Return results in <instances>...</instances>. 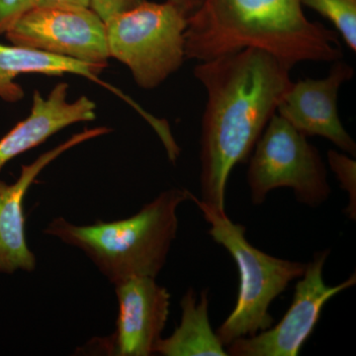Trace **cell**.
<instances>
[{
	"label": "cell",
	"instance_id": "obj_1",
	"mask_svg": "<svg viewBox=\"0 0 356 356\" xmlns=\"http://www.w3.org/2000/svg\"><path fill=\"white\" fill-rule=\"evenodd\" d=\"M290 70L255 48L194 67V76L207 93L201 127L200 200L217 212H226L232 170L247 161L291 86Z\"/></svg>",
	"mask_w": 356,
	"mask_h": 356
},
{
	"label": "cell",
	"instance_id": "obj_2",
	"mask_svg": "<svg viewBox=\"0 0 356 356\" xmlns=\"http://www.w3.org/2000/svg\"><path fill=\"white\" fill-rule=\"evenodd\" d=\"M247 48L266 51L290 69L343 56L337 33L307 19L301 0H201L187 20L186 60L205 62Z\"/></svg>",
	"mask_w": 356,
	"mask_h": 356
},
{
	"label": "cell",
	"instance_id": "obj_3",
	"mask_svg": "<svg viewBox=\"0 0 356 356\" xmlns=\"http://www.w3.org/2000/svg\"><path fill=\"white\" fill-rule=\"evenodd\" d=\"M186 200L191 191L168 189L126 219L76 225L58 217L44 234L81 250L113 285L135 276L156 278L177 238L178 207Z\"/></svg>",
	"mask_w": 356,
	"mask_h": 356
},
{
	"label": "cell",
	"instance_id": "obj_4",
	"mask_svg": "<svg viewBox=\"0 0 356 356\" xmlns=\"http://www.w3.org/2000/svg\"><path fill=\"white\" fill-rule=\"evenodd\" d=\"M191 200L210 225L211 238L228 250L240 273L236 307L216 331L218 339L227 348L236 339L254 336L273 327L274 318L269 307L291 281L303 275L306 264L261 252L248 242L245 227L232 221L226 212L212 209L191 192Z\"/></svg>",
	"mask_w": 356,
	"mask_h": 356
},
{
	"label": "cell",
	"instance_id": "obj_5",
	"mask_svg": "<svg viewBox=\"0 0 356 356\" xmlns=\"http://www.w3.org/2000/svg\"><path fill=\"white\" fill-rule=\"evenodd\" d=\"M187 20L172 2L146 0L105 22L110 58L125 65L140 88H158L186 60Z\"/></svg>",
	"mask_w": 356,
	"mask_h": 356
},
{
	"label": "cell",
	"instance_id": "obj_6",
	"mask_svg": "<svg viewBox=\"0 0 356 356\" xmlns=\"http://www.w3.org/2000/svg\"><path fill=\"white\" fill-rule=\"evenodd\" d=\"M248 184L254 205L274 189L291 188L297 201L318 207L331 195L327 168L317 147L285 119L274 114L250 159Z\"/></svg>",
	"mask_w": 356,
	"mask_h": 356
},
{
	"label": "cell",
	"instance_id": "obj_7",
	"mask_svg": "<svg viewBox=\"0 0 356 356\" xmlns=\"http://www.w3.org/2000/svg\"><path fill=\"white\" fill-rule=\"evenodd\" d=\"M16 46L105 67L110 58L104 21L90 7L35 6L6 34Z\"/></svg>",
	"mask_w": 356,
	"mask_h": 356
},
{
	"label": "cell",
	"instance_id": "obj_8",
	"mask_svg": "<svg viewBox=\"0 0 356 356\" xmlns=\"http://www.w3.org/2000/svg\"><path fill=\"white\" fill-rule=\"evenodd\" d=\"M330 250H320L306 264L298 278L291 306L276 325L252 337L236 339L227 346L232 356H297L310 337L325 304L339 293L353 287L356 274L336 286L325 284L324 267Z\"/></svg>",
	"mask_w": 356,
	"mask_h": 356
},
{
	"label": "cell",
	"instance_id": "obj_9",
	"mask_svg": "<svg viewBox=\"0 0 356 356\" xmlns=\"http://www.w3.org/2000/svg\"><path fill=\"white\" fill-rule=\"evenodd\" d=\"M118 301L116 330L100 343L107 355H154L168 316L170 294L156 278L135 276L114 284Z\"/></svg>",
	"mask_w": 356,
	"mask_h": 356
},
{
	"label": "cell",
	"instance_id": "obj_10",
	"mask_svg": "<svg viewBox=\"0 0 356 356\" xmlns=\"http://www.w3.org/2000/svg\"><path fill=\"white\" fill-rule=\"evenodd\" d=\"M355 70L343 60H336L324 79H300L292 83L278 105L280 117L306 137L325 138L343 153L355 156L356 144L343 127L337 110L341 86Z\"/></svg>",
	"mask_w": 356,
	"mask_h": 356
},
{
	"label": "cell",
	"instance_id": "obj_11",
	"mask_svg": "<svg viewBox=\"0 0 356 356\" xmlns=\"http://www.w3.org/2000/svg\"><path fill=\"white\" fill-rule=\"evenodd\" d=\"M109 132V128L97 127L74 134L63 144L41 154L30 165H22L19 177L14 184L0 180V273H32L36 269V257L28 247L26 238L23 200L40 173L72 147Z\"/></svg>",
	"mask_w": 356,
	"mask_h": 356
},
{
	"label": "cell",
	"instance_id": "obj_12",
	"mask_svg": "<svg viewBox=\"0 0 356 356\" xmlns=\"http://www.w3.org/2000/svg\"><path fill=\"white\" fill-rule=\"evenodd\" d=\"M69 84H57L46 97L33 95L31 111L0 139V170L16 156L34 149L49 138L81 122L95 120L96 104L86 96L70 102Z\"/></svg>",
	"mask_w": 356,
	"mask_h": 356
},
{
	"label": "cell",
	"instance_id": "obj_13",
	"mask_svg": "<svg viewBox=\"0 0 356 356\" xmlns=\"http://www.w3.org/2000/svg\"><path fill=\"white\" fill-rule=\"evenodd\" d=\"M103 67L88 64L81 60L60 57L27 47L6 46L0 44V99L15 103L24 97V90L16 79L22 74H46L60 76L63 74H76L102 84L113 91L124 102H130V97L114 86L103 83L99 74Z\"/></svg>",
	"mask_w": 356,
	"mask_h": 356
},
{
	"label": "cell",
	"instance_id": "obj_14",
	"mask_svg": "<svg viewBox=\"0 0 356 356\" xmlns=\"http://www.w3.org/2000/svg\"><path fill=\"white\" fill-rule=\"evenodd\" d=\"M180 306V325L172 336L159 339L154 353L163 356H228L211 327L208 290L201 292L197 301V295L191 288L182 297Z\"/></svg>",
	"mask_w": 356,
	"mask_h": 356
},
{
	"label": "cell",
	"instance_id": "obj_15",
	"mask_svg": "<svg viewBox=\"0 0 356 356\" xmlns=\"http://www.w3.org/2000/svg\"><path fill=\"white\" fill-rule=\"evenodd\" d=\"M331 21L351 51H356V0H301Z\"/></svg>",
	"mask_w": 356,
	"mask_h": 356
},
{
	"label": "cell",
	"instance_id": "obj_16",
	"mask_svg": "<svg viewBox=\"0 0 356 356\" xmlns=\"http://www.w3.org/2000/svg\"><path fill=\"white\" fill-rule=\"evenodd\" d=\"M327 159H329L330 168L332 172L336 175L337 180L341 184V188L348 194V207L346 208V213L351 220L356 219V161L351 158L350 154L339 153V152H327Z\"/></svg>",
	"mask_w": 356,
	"mask_h": 356
},
{
	"label": "cell",
	"instance_id": "obj_17",
	"mask_svg": "<svg viewBox=\"0 0 356 356\" xmlns=\"http://www.w3.org/2000/svg\"><path fill=\"white\" fill-rule=\"evenodd\" d=\"M35 3L36 0H0V35H6Z\"/></svg>",
	"mask_w": 356,
	"mask_h": 356
},
{
	"label": "cell",
	"instance_id": "obj_18",
	"mask_svg": "<svg viewBox=\"0 0 356 356\" xmlns=\"http://www.w3.org/2000/svg\"><path fill=\"white\" fill-rule=\"evenodd\" d=\"M146 0H89V7L104 23L115 15L135 8Z\"/></svg>",
	"mask_w": 356,
	"mask_h": 356
},
{
	"label": "cell",
	"instance_id": "obj_19",
	"mask_svg": "<svg viewBox=\"0 0 356 356\" xmlns=\"http://www.w3.org/2000/svg\"><path fill=\"white\" fill-rule=\"evenodd\" d=\"M35 6L89 7V0H36Z\"/></svg>",
	"mask_w": 356,
	"mask_h": 356
},
{
	"label": "cell",
	"instance_id": "obj_20",
	"mask_svg": "<svg viewBox=\"0 0 356 356\" xmlns=\"http://www.w3.org/2000/svg\"><path fill=\"white\" fill-rule=\"evenodd\" d=\"M168 1L175 4L186 16L187 19L197 10L201 4V0H168Z\"/></svg>",
	"mask_w": 356,
	"mask_h": 356
}]
</instances>
